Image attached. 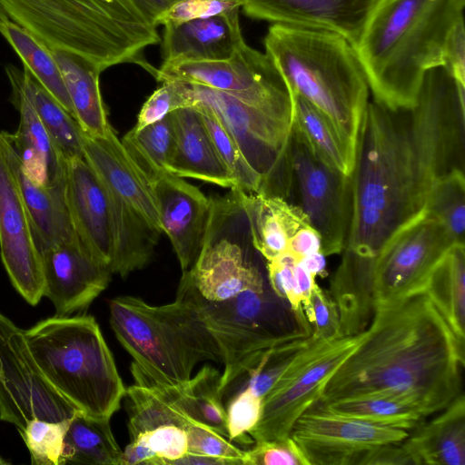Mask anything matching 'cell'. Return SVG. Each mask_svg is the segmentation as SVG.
<instances>
[{
	"instance_id": "cell-26",
	"label": "cell",
	"mask_w": 465,
	"mask_h": 465,
	"mask_svg": "<svg viewBox=\"0 0 465 465\" xmlns=\"http://www.w3.org/2000/svg\"><path fill=\"white\" fill-rule=\"evenodd\" d=\"M174 146L167 172L178 177H190L223 188H235V183L221 160L197 107L186 106L172 113Z\"/></svg>"
},
{
	"instance_id": "cell-8",
	"label": "cell",
	"mask_w": 465,
	"mask_h": 465,
	"mask_svg": "<svg viewBox=\"0 0 465 465\" xmlns=\"http://www.w3.org/2000/svg\"><path fill=\"white\" fill-rule=\"evenodd\" d=\"M252 235L238 192L211 198L209 223L200 254L185 273L207 302H223L246 291H263L264 277L253 261Z\"/></svg>"
},
{
	"instance_id": "cell-45",
	"label": "cell",
	"mask_w": 465,
	"mask_h": 465,
	"mask_svg": "<svg viewBox=\"0 0 465 465\" xmlns=\"http://www.w3.org/2000/svg\"><path fill=\"white\" fill-rule=\"evenodd\" d=\"M186 432L187 452L218 458L228 464L245 465V450L213 428L190 419Z\"/></svg>"
},
{
	"instance_id": "cell-22",
	"label": "cell",
	"mask_w": 465,
	"mask_h": 465,
	"mask_svg": "<svg viewBox=\"0 0 465 465\" xmlns=\"http://www.w3.org/2000/svg\"><path fill=\"white\" fill-rule=\"evenodd\" d=\"M64 184L66 203L76 237L95 261L110 268L112 223L104 183L84 157L65 159Z\"/></svg>"
},
{
	"instance_id": "cell-34",
	"label": "cell",
	"mask_w": 465,
	"mask_h": 465,
	"mask_svg": "<svg viewBox=\"0 0 465 465\" xmlns=\"http://www.w3.org/2000/svg\"><path fill=\"white\" fill-rule=\"evenodd\" d=\"M422 292L464 344L465 246L454 244L429 275Z\"/></svg>"
},
{
	"instance_id": "cell-41",
	"label": "cell",
	"mask_w": 465,
	"mask_h": 465,
	"mask_svg": "<svg viewBox=\"0 0 465 465\" xmlns=\"http://www.w3.org/2000/svg\"><path fill=\"white\" fill-rule=\"evenodd\" d=\"M193 106L202 114L215 149L235 183L234 189L246 193L262 194V179L248 164L235 140L218 117L204 105L194 104Z\"/></svg>"
},
{
	"instance_id": "cell-28",
	"label": "cell",
	"mask_w": 465,
	"mask_h": 465,
	"mask_svg": "<svg viewBox=\"0 0 465 465\" xmlns=\"http://www.w3.org/2000/svg\"><path fill=\"white\" fill-rule=\"evenodd\" d=\"M401 442L414 465H465V398L458 395Z\"/></svg>"
},
{
	"instance_id": "cell-13",
	"label": "cell",
	"mask_w": 465,
	"mask_h": 465,
	"mask_svg": "<svg viewBox=\"0 0 465 465\" xmlns=\"http://www.w3.org/2000/svg\"><path fill=\"white\" fill-rule=\"evenodd\" d=\"M456 243L445 226L425 212L401 227L375 257L373 308L422 292L432 270Z\"/></svg>"
},
{
	"instance_id": "cell-2",
	"label": "cell",
	"mask_w": 465,
	"mask_h": 465,
	"mask_svg": "<svg viewBox=\"0 0 465 465\" xmlns=\"http://www.w3.org/2000/svg\"><path fill=\"white\" fill-rule=\"evenodd\" d=\"M464 348L423 292L375 306L365 337L316 404L382 394L423 418L440 412L462 393Z\"/></svg>"
},
{
	"instance_id": "cell-39",
	"label": "cell",
	"mask_w": 465,
	"mask_h": 465,
	"mask_svg": "<svg viewBox=\"0 0 465 465\" xmlns=\"http://www.w3.org/2000/svg\"><path fill=\"white\" fill-rule=\"evenodd\" d=\"M121 142L128 155L151 183L158 175L168 173L167 166L174 146L172 113L141 130L131 129Z\"/></svg>"
},
{
	"instance_id": "cell-56",
	"label": "cell",
	"mask_w": 465,
	"mask_h": 465,
	"mask_svg": "<svg viewBox=\"0 0 465 465\" xmlns=\"http://www.w3.org/2000/svg\"><path fill=\"white\" fill-rule=\"evenodd\" d=\"M325 257L322 252H318L302 258L300 262L315 277H324L327 274Z\"/></svg>"
},
{
	"instance_id": "cell-54",
	"label": "cell",
	"mask_w": 465,
	"mask_h": 465,
	"mask_svg": "<svg viewBox=\"0 0 465 465\" xmlns=\"http://www.w3.org/2000/svg\"><path fill=\"white\" fill-rule=\"evenodd\" d=\"M296 284L301 295L302 309L308 322L312 320L311 297L315 284V276L312 274L300 261L293 267ZM311 325V324H310Z\"/></svg>"
},
{
	"instance_id": "cell-7",
	"label": "cell",
	"mask_w": 465,
	"mask_h": 465,
	"mask_svg": "<svg viewBox=\"0 0 465 465\" xmlns=\"http://www.w3.org/2000/svg\"><path fill=\"white\" fill-rule=\"evenodd\" d=\"M0 5L48 50L77 54L102 71L134 63L153 76L157 72L142 55L146 46L161 41L157 27L116 21L77 0H0Z\"/></svg>"
},
{
	"instance_id": "cell-42",
	"label": "cell",
	"mask_w": 465,
	"mask_h": 465,
	"mask_svg": "<svg viewBox=\"0 0 465 465\" xmlns=\"http://www.w3.org/2000/svg\"><path fill=\"white\" fill-rule=\"evenodd\" d=\"M70 420L33 419L18 430L29 450L33 465H63L64 440Z\"/></svg>"
},
{
	"instance_id": "cell-43",
	"label": "cell",
	"mask_w": 465,
	"mask_h": 465,
	"mask_svg": "<svg viewBox=\"0 0 465 465\" xmlns=\"http://www.w3.org/2000/svg\"><path fill=\"white\" fill-rule=\"evenodd\" d=\"M298 262L299 260L288 252L273 260L266 261L267 276L275 296L289 302L301 330L312 333V326L304 314L293 272V267Z\"/></svg>"
},
{
	"instance_id": "cell-17",
	"label": "cell",
	"mask_w": 465,
	"mask_h": 465,
	"mask_svg": "<svg viewBox=\"0 0 465 465\" xmlns=\"http://www.w3.org/2000/svg\"><path fill=\"white\" fill-rule=\"evenodd\" d=\"M408 435L402 429L342 417L314 407L297 419L290 433L310 465H357L367 450L401 442Z\"/></svg>"
},
{
	"instance_id": "cell-57",
	"label": "cell",
	"mask_w": 465,
	"mask_h": 465,
	"mask_svg": "<svg viewBox=\"0 0 465 465\" xmlns=\"http://www.w3.org/2000/svg\"><path fill=\"white\" fill-rule=\"evenodd\" d=\"M228 465L227 461L210 456L186 452L173 465Z\"/></svg>"
},
{
	"instance_id": "cell-21",
	"label": "cell",
	"mask_w": 465,
	"mask_h": 465,
	"mask_svg": "<svg viewBox=\"0 0 465 465\" xmlns=\"http://www.w3.org/2000/svg\"><path fill=\"white\" fill-rule=\"evenodd\" d=\"M161 227L176 253L182 272L195 263L205 238L211 198L181 177L163 173L151 182Z\"/></svg>"
},
{
	"instance_id": "cell-12",
	"label": "cell",
	"mask_w": 465,
	"mask_h": 465,
	"mask_svg": "<svg viewBox=\"0 0 465 465\" xmlns=\"http://www.w3.org/2000/svg\"><path fill=\"white\" fill-rule=\"evenodd\" d=\"M154 77L206 86L292 122L291 95L281 73L268 54L246 43L223 60L163 62Z\"/></svg>"
},
{
	"instance_id": "cell-25",
	"label": "cell",
	"mask_w": 465,
	"mask_h": 465,
	"mask_svg": "<svg viewBox=\"0 0 465 465\" xmlns=\"http://www.w3.org/2000/svg\"><path fill=\"white\" fill-rule=\"evenodd\" d=\"M239 9L163 25V62L217 61L231 57L245 43Z\"/></svg>"
},
{
	"instance_id": "cell-55",
	"label": "cell",
	"mask_w": 465,
	"mask_h": 465,
	"mask_svg": "<svg viewBox=\"0 0 465 465\" xmlns=\"http://www.w3.org/2000/svg\"><path fill=\"white\" fill-rule=\"evenodd\" d=\"M144 21L152 26L157 27V20L177 0H129Z\"/></svg>"
},
{
	"instance_id": "cell-5",
	"label": "cell",
	"mask_w": 465,
	"mask_h": 465,
	"mask_svg": "<svg viewBox=\"0 0 465 465\" xmlns=\"http://www.w3.org/2000/svg\"><path fill=\"white\" fill-rule=\"evenodd\" d=\"M108 305L111 328L134 359L133 376L177 386L192 377L198 363L223 362L185 273L171 303L151 305L137 297L118 296Z\"/></svg>"
},
{
	"instance_id": "cell-15",
	"label": "cell",
	"mask_w": 465,
	"mask_h": 465,
	"mask_svg": "<svg viewBox=\"0 0 465 465\" xmlns=\"http://www.w3.org/2000/svg\"><path fill=\"white\" fill-rule=\"evenodd\" d=\"M290 163L300 207L322 237V252L341 253L351 215V179L320 159L292 131Z\"/></svg>"
},
{
	"instance_id": "cell-3",
	"label": "cell",
	"mask_w": 465,
	"mask_h": 465,
	"mask_svg": "<svg viewBox=\"0 0 465 465\" xmlns=\"http://www.w3.org/2000/svg\"><path fill=\"white\" fill-rule=\"evenodd\" d=\"M465 0H381L354 48L372 100L391 109H410L425 73L443 65L453 26L463 18Z\"/></svg>"
},
{
	"instance_id": "cell-9",
	"label": "cell",
	"mask_w": 465,
	"mask_h": 465,
	"mask_svg": "<svg viewBox=\"0 0 465 465\" xmlns=\"http://www.w3.org/2000/svg\"><path fill=\"white\" fill-rule=\"evenodd\" d=\"M193 291L200 313L222 352L223 397L269 351L312 334L302 330L282 332L276 305L266 289L246 291L223 302H207Z\"/></svg>"
},
{
	"instance_id": "cell-48",
	"label": "cell",
	"mask_w": 465,
	"mask_h": 465,
	"mask_svg": "<svg viewBox=\"0 0 465 465\" xmlns=\"http://www.w3.org/2000/svg\"><path fill=\"white\" fill-rule=\"evenodd\" d=\"M240 7V0H177L159 17L157 26L206 18Z\"/></svg>"
},
{
	"instance_id": "cell-30",
	"label": "cell",
	"mask_w": 465,
	"mask_h": 465,
	"mask_svg": "<svg viewBox=\"0 0 465 465\" xmlns=\"http://www.w3.org/2000/svg\"><path fill=\"white\" fill-rule=\"evenodd\" d=\"M49 51L61 71L81 128L90 136L104 135L112 127L100 92L101 68L77 54L63 50Z\"/></svg>"
},
{
	"instance_id": "cell-6",
	"label": "cell",
	"mask_w": 465,
	"mask_h": 465,
	"mask_svg": "<svg viewBox=\"0 0 465 465\" xmlns=\"http://www.w3.org/2000/svg\"><path fill=\"white\" fill-rule=\"evenodd\" d=\"M25 338L43 376L68 403L110 420L126 388L93 316L55 315L25 330Z\"/></svg>"
},
{
	"instance_id": "cell-1",
	"label": "cell",
	"mask_w": 465,
	"mask_h": 465,
	"mask_svg": "<svg viewBox=\"0 0 465 465\" xmlns=\"http://www.w3.org/2000/svg\"><path fill=\"white\" fill-rule=\"evenodd\" d=\"M465 87L443 66L428 70L416 104L369 101L351 179L345 254L374 261L385 242L424 213L438 179L464 170Z\"/></svg>"
},
{
	"instance_id": "cell-29",
	"label": "cell",
	"mask_w": 465,
	"mask_h": 465,
	"mask_svg": "<svg viewBox=\"0 0 465 465\" xmlns=\"http://www.w3.org/2000/svg\"><path fill=\"white\" fill-rule=\"evenodd\" d=\"M236 190L248 220L252 245L265 261L286 252L292 236L301 227L311 224L302 208L283 197Z\"/></svg>"
},
{
	"instance_id": "cell-19",
	"label": "cell",
	"mask_w": 465,
	"mask_h": 465,
	"mask_svg": "<svg viewBox=\"0 0 465 465\" xmlns=\"http://www.w3.org/2000/svg\"><path fill=\"white\" fill-rule=\"evenodd\" d=\"M43 296L57 316L85 311L108 286L113 272L95 261L76 238L39 251Z\"/></svg>"
},
{
	"instance_id": "cell-33",
	"label": "cell",
	"mask_w": 465,
	"mask_h": 465,
	"mask_svg": "<svg viewBox=\"0 0 465 465\" xmlns=\"http://www.w3.org/2000/svg\"><path fill=\"white\" fill-rule=\"evenodd\" d=\"M292 101V129L324 163L351 176L357 150L343 139L330 119L294 93Z\"/></svg>"
},
{
	"instance_id": "cell-14",
	"label": "cell",
	"mask_w": 465,
	"mask_h": 465,
	"mask_svg": "<svg viewBox=\"0 0 465 465\" xmlns=\"http://www.w3.org/2000/svg\"><path fill=\"white\" fill-rule=\"evenodd\" d=\"M76 411L41 373L25 330L0 312V420L20 430L33 419L60 421Z\"/></svg>"
},
{
	"instance_id": "cell-47",
	"label": "cell",
	"mask_w": 465,
	"mask_h": 465,
	"mask_svg": "<svg viewBox=\"0 0 465 465\" xmlns=\"http://www.w3.org/2000/svg\"><path fill=\"white\" fill-rule=\"evenodd\" d=\"M245 465H310L294 440L286 438L254 442L245 450Z\"/></svg>"
},
{
	"instance_id": "cell-36",
	"label": "cell",
	"mask_w": 465,
	"mask_h": 465,
	"mask_svg": "<svg viewBox=\"0 0 465 465\" xmlns=\"http://www.w3.org/2000/svg\"><path fill=\"white\" fill-rule=\"evenodd\" d=\"M24 80L33 105L65 159L84 157V132L76 119L24 67Z\"/></svg>"
},
{
	"instance_id": "cell-31",
	"label": "cell",
	"mask_w": 465,
	"mask_h": 465,
	"mask_svg": "<svg viewBox=\"0 0 465 465\" xmlns=\"http://www.w3.org/2000/svg\"><path fill=\"white\" fill-rule=\"evenodd\" d=\"M106 190L113 237L110 269L113 273L125 277L149 262L162 232L121 197L107 187Z\"/></svg>"
},
{
	"instance_id": "cell-23",
	"label": "cell",
	"mask_w": 465,
	"mask_h": 465,
	"mask_svg": "<svg viewBox=\"0 0 465 465\" xmlns=\"http://www.w3.org/2000/svg\"><path fill=\"white\" fill-rule=\"evenodd\" d=\"M19 124L9 137L25 173L36 183L51 187L64 182L65 160L41 122L28 94L23 72L6 67Z\"/></svg>"
},
{
	"instance_id": "cell-4",
	"label": "cell",
	"mask_w": 465,
	"mask_h": 465,
	"mask_svg": "<svg viewBox=\"0 0 465 465\" xmlns=\"http://www.w3.org/2000/svg\"><path fill=\"white\" fill-rule=\"evenodd\" d=\"M264 47L289 92L323 113L357 150L370 88L353 46L332 32L272 24Z\"/></svg>"
},
{
	"instance_id": "cell-20",
	"label": "cell",
	"mask_w": 465,
	"mask_h": 465,
	"mask_svg": "<svg viewBox=\"0 0 465 465\" xmlns=\"http://www.w3.org/2000/svg\"><path fill=\"white\" fill-rule=\"evenodd\" d=\"M381 0H240L253 19L324 30L344 37L355 48Z\"/></svg>"
},
{
	"instance_id": "cell-38",
	"label": "cell",
	"mask_w": 465,
	"mask_h": 465,
	"mask_svg": "<svg viewBox=\"0 0 465 465\" xmlns=\"http://www.w3.org/2000/svg\"><path fill=\"white\" fill-rule=\"evenodd\" d=\"M0 34L20 56L24 67L75 118L61 71L51 52L12 20L0 26Z\"/></svg>"
},
{
	"instance_id": "cell-44",
	"label": "cell",
	"mask_w": 465,
	"mask_h": 465,
	"mask_svg": "<svg viewBox=\"0 0 465 465\" xmlns=\"http://www.w3.org/2000/svg\"><path fill=\"white\" fill-rule=\"evenodd\" d=\"M226 409L228 438L242 444L254 443L249 432L257 425L262 411V398L240 386Z\"/></svg>"
},
{
	"instance_id": "cell-53",
	"label": "cell",
	"mask_w": 465,
	"mask_h": 465,
	"mask_svg": "<svg viewBox=\"0 0 465 465\" xmlns=\"http://www.w3.org/2000/svg\"><path fill=\"white\" fill-rule=\"evenodd\" d=\"M287 252L301 261L310 254L322 252V237L312 224L304 225L290 239Z\"/></svg>"
},
{
	"instance_id": "cell-52",
	"label": "cell",
	"mask_w": 465,
	"mask_h": 465,
	"mask_svg": "<svg viewBox=\"0 0 465 465\" xmlns=\"http://www.w3.org/2000/svg\"><path fill=\"white\" fill-rule=\"evenodd\" d=\"M405 465L413 464L401 442L375 446L364 451L357 465Z\"/></svg>"
},
{
	"instance_id": "cell-51",
	"label": "cell",
	"mask_w": 465,
	"mask_h": 465,
	"mask_svg": "<svg viewBox=\"0 0 465 465\" xmlns=\"http://www.w3.org/2000/svg\"><path fill=\"white\" fill-rule=\"evenodd\" d=\"M123 23L149 25L129 0H77ZM152 26V25H151Z\"/></svg>"
},
{
	"instance_id": "cell-49",
	"label": "cell",
	"mask_w": 465,
	"mask_h": 465,
	"mask_svg": "<svg viewBox=\"0 0 465 465\" xmlns=\"http://www.w3.org/2000/svg\"><path fill=\"white\" fill-rule=\"evenodd\" d=\"M312 337L315 340H330L343 336L340 314L336 303L331 295L317 283L312 297Z\"/></svg>"
},
{
	"instance_id": "cell-10",
	"label": "cell",
	"mask_w": 465,
	"mask_h": 465,
	"mask_svg": "<svg viewBox=\"0 0 465 465\" xmlns=\"http://www.w3.org/2000/svg\"><path fill=\"white\" fill-rule=\"evenodd\" d=\"M365 334L366 330L330 340H315L311 335L264 395L261 418L249 432L252 440L290 436L297 419L318 402L331 377Z\"/></svg>"
},
{
	"instance_id": "cell-58",
	"label": "cell",
	"mask_w": 465,
	"mask_h": 465,
	"mask_svg": "<svg viewBox=\"0 0 465 465\" xmlns=\"http://www.w3.org/2000/svg\"><path fill=\"white\" fill-rule=\"evenodd\" d=\"M8 20H11V19L9 18V16L7 15V14L5 13V11L4 10L2 5H0V26L3 24H5V22H7Z\"/></svg>"
},
{
	"instance_id": "cell-18",
	"label": "cell",
	"mask_w": 465,
	"mask_h": 465,
	"mask_svg": "<svg viewBox=\"0 0 465 465\" xmlns=\"http://www.w3.org/2000/svg\"><path fill=\"white\" fill-rule=\"evenodd\" d=\"M0 255L18 293L35 306L43 297L41 259L17 180L0 143Z\"/></svg>"
},
{
	"instance_id": "cell-24",
	"label": "cell",
	"mask_w": 465,
	"mask_h": 465,
	"mask_svg": "<svg viewBox=\"0 0 465 465\" xmlns=\"http://www.w3.org/2000/svg\"><path fill=\"white\" fill-rule=\"evenodd\" d=\"M84 159L109 190L163 232L152 185L113 128L103 136L84 134Z\"/></svg>"
},
{
	"instance_id": "cell-50",
	"label": "cell",
	"mask_w": 465,
	"mask_h": 465,
	"mask_svg": "<svg viewBox=\"0 0 465 465\" xmlns=\"http://www.w3.org/2000/svg\"><path fill=\"white\" fill-rule=\"evenodd\" d=\"M443 66L456 82L465 86V29L464 18L450 32L443 51Z\"/></svg>"
},
{
	"instance_id": "cell-11",
	"label": "cell",
	"mask_w": 465,
	"mask_h": 465,
	"mask_svg": "<svg viewBox=\"0 0 465 465\" xmlns=\"http://www.w3.org/2000/svg\"><path fill=\"white\" fill-rule=\"evenodd\" d=\"M192 105L209 108L235 140L262 182L263 195L285 198L292 176V122L270 115L227 94L186 83Z\"/></svg>"
},
{
	"instance_id": "cell-35",
	"label": "cell",
	"mask_w": 465,
	"mask_h": 465,
	"mask_svg": "<svg viewBox=\"0 0 465 465\" xmlns=\"http://www.w3.org/2000/svg\"><path fill=\"white\" fill-rule=\"evenodd\" d=\"M109 421L76 411L64 436L63 465H121L123 450L114 439Z\"/></svg>"
},
{
	"instance_id": "cell-16",
	"label": "cell",
	"mask_w": 465,
	"mask_h": 465,
	"mask_svg": "<svg viewBox=\"0 0 465 465\" xmlns=\"http://www.w3.org/2000/svg\"><path fill=\"white\" fill-rule=\"evenodd\" d=\"M130 442L121 465H173L188 450L190 419L156 391L134 384L126 389Z\"/></svg>"
},
{
	"instance_id": "cell-46",
	"label": "cell",
	"mask_w": 465,
	"mask_h": 465,
	"mask_svg": "<svg viewBox=\"0 0 465 465\" xmlns=\"http://www.w3.org/2000/svg\"><path fill=\"white\" fill-rule=\"evenodd\" d=\"M186 106H192L186 83L176 80L163 81L143 104L137 123L132 129L141 130L163 120L173 111Z\"/></svg>"
},
{
	"instance_id": "cell-40",
	"label": "cell",
	"mask_w": 465,
	"mask_h": 465,
	"mask_svg": "<svg viewBox=\"0 0 465 465\" xmlns=\"http://www.w3.org/2000/svg\"><path fill=\"white\" fill-rule=\"evenodd\" d=\"M425 213L439 220L457 243L464 244L465 175L454 169L433 184L425 205Z\"/></svg>"
},
{
	"instance_id": "cell-37",
	"label": "cell",
	"mask_w": 465,
	"mask_h": 465,
	"mask_svg": "<svg viewBox=\"0 0 465 465\" xmlns=\"http://www.w3.org/2000/svg\"><path fill=\"white\" fill-rule=\"evenodd\" d=\"M313 407L339 416L405 430L414 429L423 419L411 404L382 394L361 395Z\"/></svg>"
},
{
	"instance_id": "cell-59",
	"label": "cell",
	"mask_w": 465,
	"mask_h": 465,
	"mask_svg": "<svg viewBox=\"0 0 465 465\" xmlns=\"http://www.w3.org/2000/svg\"><path fill=\"white\" fill-rule=\"evenodd\" d=\"M6 464H9V462L0 457V465H6Z\"/></svg>"
},
{
	"instance_id": "cell-27",
	"label": "cell",
	"mask_w": 465,
	"mask_h": 465,
	"mask_svg": "<svg viewBox=\"0 0 465 465\" xmlns=\"http://www.w3.org/2000/svg\"><path fill=\"white\" fill-rule=\"evenodd\" d=\"M0 143L17 180L38 251L76 239L66 203L64 182L51 187L36 183L24 171L9 133L0 130Z\"/></svg>"
},
{
	"instance_id": "cell-32",
	"label": "cell",
	"mask_w": 465,
	"mask_h": 465,
	"mask_svg": "<svg viewBox=\"0 0 465 465\" xmlns=\"http://www.w3.org/2000/svg\"><path fill=\"white\" fill-rule=\"evenodd\" d=\"M221 376L218 370L204 365L193 378L177 386L160 384L140 376H134V379L135 384L151 388L172 401L189 419L228 438Z\"/></svg>"
}]
</instances>
